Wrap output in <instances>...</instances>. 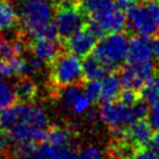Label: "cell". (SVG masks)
<instances>
[{
  "label": "cell",
  "mask_w": 159,
  "mask_h": 159,
  "mask_svg": "<svg viewBox=\"0 0 159 159\" xmlns=\"http://www.w3.org/2000/svg\"><path fill=\"white\" fill-rule=\"evenodd\" d=\"M129 40L125 34L110 33L103 36L94 48V56L103 62L110 71L118 70L120 65L126 60Z\"/></svg>",
  "instance_id": "cell-6"
},
{
  "label": "cell",
  "mask_w": 159,
  "mask_h": 159,
  "mask_svg": "<svg viewBox=\"0 0 159 159\" xmlns=\"http://www.w3.org/2000/svg\"><path fill=\"white\" fill-rule=\"evenodd\" d=\"M126 24L140 36H154L159 33V1H138L126 12Z\"/></svg>",
  "instance_id": "cell-4"
},
{
  "label": "cell",
  "mask_w": 159,
  "mask_h": 159,
  "mask_svg": "<svg viewBox=\"0 0 159 159\" xmlns=\"http://www.w3.org/2000/svg\"><path fill=\"white\" fill-rule=\"evenodd\" d=\"M152 49H151V41L146 36H134L129 41L128 46V62H142L152 60Z\"/></svg>",
  "instance_id": "cell-13"
},
{
  "label": "cell",
  "mask_w": 159,
  "mask_h": 159,
  "mask_svg": "<svg viewBox=\"0 0 159 159\" xmlns=\"http://www.w3.org/2000/svg\"><path fill=\"white\" fill-rule=\"evenodd\" d=\"M10 134H7V131L0 128V154L8 152V150H10Z\"/></svg>",
  "instance_id": "cell-27"
},
{
  "label": "cell",
  "mask_w": 159,
  "mask_h": 159,
  "mask_svg": "<svg viewBox=\"0 0 159 159\" xmlns=\"http://www.w3.org/2000/svg\"><path fill=\"white\" fill-rule=\"evenodd\" d=\"M5 63H6L5 60L0 59V76H1V73H2V69H4V67H5Z\"/></svg>",
  "instance_id": "cell-32"
},
{
  "label": "cell",
  "mask_w": 159,
  "mask_h": 159,
  "mask_svg": "<svg viewBox=\"0 0 159 159\" xmlns=\"http://www.w3.org/2000/svg\"><path fill=\"white\" fill-rule=\"evenodd\" d=\"M18 22V13L8 0H0V30H8Z\"/></svg>",
  "instance_id": "cell-18"
},
{
  "label": "cell",
  "mask_w": 159,
  "mask_h": 159,
  "mask_svg": "<svg viewBox=\"0 0 159 159\" xmlns=\"http://www.w3.org/2000/svg\"><path fill=\"white\" fill-rule=\"evenodd\" d=\"M130 159H159V157L154 153L151 149L146 148H139L137 151L132 154V157Z\"/></svg>",
  "instance_id": "cell-26"
},
{
  "label": "cell",
  "mask_w": 159,
  "mask_h": 159,
  "mask_svg": "<svg viewBox=\"0 0 159 159\" xmlns=\"http://www.w3.org/2000/svg\"><path fill=\"white\" fill-rule=\"evenodd\" d=\"M104 159H118L117 157H115V156H112V154H108V157L107 158H104Z\"/></svg>",
  "instance_id": "cell-33"
},
{
  "label": "cell",
  "mask_w": 159,
  "mask_h": 159,
  "mask_svg": "<svg viewBox=\"0 0 159 159\" xmlns=\"http://www.w3.org/2000/svg\"><path fill=\"white\" fill-rule=\"evenodd\" d=\"M142 98L148 104L152 105L159 102V74L154 73V75L143 85L139 90Z\"/></svg>",
  "instance_id": "cell-19"
},
{
  "label": "cell",
  "mask_w": 159,
  "mask_h": 159,
  "mask_svg": "<svg viewBox=\"0 0 159 159\" xmlns=\"http://www.w3.org/2000/svg\"><path fill=\"white\" fill-rule=\"evenodd\" d=\"M15 56H18V55L15 53L14 42H11L0 35V59L8 61Z\"/></svg>",
  "instance_id": "cell-23"
},
{
  "label": "cell",
  "mask_w": 159,
  "mask_h": 159,
  "mask_svg": "<svg viewBox=\"0 0 159 159\" xmlns=\"http://www.w3.org/2000/svg\"><path fill=\"white\" fill-rule=\"evenodd\" d=\"M50 65V81L56 90L68 85L83 84L85 82L82 62L77 55L61 53Z\"/></svg>",
  "instance_id": "cell-5"
},
{
  "label": "cell",
  "mask_w": 159,
  "mask_h": 159,
  "mask_svg": "<svg viewBox=\"0 0 159 159\" xmlns=\"http://www.w3.org/2000/svg\"><path fill=\"white\" fill-rule=\"evenodd\" d=\"M55 26L59 35L68 38L84 26V12L75 4H61L55 12Z\"/></svg>",
  "instance_id": "cell-7"
},
{
  "label": "cell",
  "mask_w": 159,
  "mask_h": 159,
  "mask_svg": "<svg viewBox=\"0 0 159 159\" xmlns=\"http://www.w3.org/2000/svg\"><path fill=\"white\" fill-rule=\"evenodd\" d=\"M14 103H16L14 87L5 80L0 79V109L11 107Z\"/></svg>",
  "instance_id": "cell-20"
},
{
  "label": "cell",
  "mask_w": 159,
  "mask_h": 159,
  "mask_svg": "<svg viewBox=\"0 0 159 159\" xmlns=\"http://www.w3.org/2000/svg\"><path fill=\"white\" fill-rule=\"evenodd\" d=\"M101 83V94H99V99L102 103L105 102H111L117 99L119 93L122 91V81L120 76L115 73H109L99 81Z\"/></svg>",
  "instance_id": "cell-15"
},
{
  "label": "cell",
  "mask_w": 159,
  "mask_h": 159,
  "mask_svg": "<svg viewBox=\"0 0 159 159\" xmlns=\"http://www.w3.org/2000/svg\"><path fill=\"white\" fill-rule=\"evenodd\" d=\"M120 71V81L125 89L139 90L154 75V65L152 60L142 62H128Z\"/></svg>",
  "instance_id": "cell-8"
},
{
  "label": "cell",
  "mask_w": 159,
  "mask_h": 159,
  "mask_svg": "<svg viewBox=\"0 0 159 159\" xmlns=\"http://www.w3.org/2000/svg\"><path fill=\"white\" fill-rule=\"evenodd\" d=\"M82 69H83V76L85 81H101L109 73H112L103 62H101L94 55L85 56L84 61L82 63Z\"/></svg>",
  "instance_id": "cell-16"
},
{
  "label": "cell",
  "mask_w": 159,
  "mask_h": 159,
  "mask_svg": "<svg viewBox=\"0 0 159 159\" xmlns=\"http://www.w3.org/2000/svg\"><path fill=\"white\" fill-rule=\"evenodd\" d=\"M148 146L159 157V131H156V134H152V138Z\"/></svg>",
  "instance_id": "cell-29"
},
{
  "label": "cell",
  "mask_w": 159,
  "mask_h": 159,
  "mask_svg": "<svg viewBox=\"0 0 159 159\" xmlns=\"http://www.w3.org/2000/svg\"><path fill=\"white\" fill-rule=\"evenodd\" d=\"M151 49H152V55L156 60L159 62V35H154L153 40L151 41Z\"/></svg>",
  "instance_id": "cell-30"
},
{
  "label": "cell",
  "mask_w": 159,
  "mask_h": 159,
  "mask_svg": "<svg viewBox=\"0 0 159 159\" xmlns=\"http://www.w3.org/2000/svg\"><path fill=\"white\" fill-rule=\"evenodd\" d=\"M30 49L33 55L39 57L42 62L52 63L59 54H61V46L56 40L46 39V38H36L33 39L30 43Z\"/></svg>",
  "instance_id": "cell-12"
},
{
  "label": "cell",
  "mask_w": 159,
  "mask_h": 159,
  "mask_svg": "<svg viewBox=\"0 0 159 159\" xmlns=\"http://www.w3.org/2000/svg\"><path fill=\"white\" fill-rule=\"evenodd\" d=\"M152 126L145 118H140L120 129V132L136 148H146L152 138Z\"/></svg>",
  "instance_id": "cell-10"
},
{
  "label": "cell",
  "mask_w": 159,
  "mask_h": 159,
  "mask_svg": "<svg viewBox=\"0 0 159 159\" xmlns=\"http://www.w3.org/2000/svg\"><path fill=\"white\" fill-rule=\"evenodd\" d=\"M14 93L16 102L32 103L38 95V87L28 76H20L14 85Z\"/></svg>",
  "instance_id": "cell-17"
},
{
  "label": "cell",
  "mask_w": 159,
  "mask_h": 159,
  "mask_svg": "<svg viewBox=\"0 0 159 159\" xmlns=\"http://www.w3.org/2000/svg\"><path fill=\"white\" fill-rule=\"evenodd\" d=\"M89 104L90 99L88 98V96L84 94V90H83V93L80 95V97L76 99V102L73 105V110L76 114H82V112H84L85 110L89 108Z\"/></svg>",
  "instance_id": "cell-25"
},
{
  "label": "cell",
  "mask_w": 159,
  "mask_h": 159,
  "mask_svg": "<svg viewBox=\"0 0 159 159\" xmlns=\"http://www.w3.org/2000/svg\"><path fill=\"white\" fill-rule=\"evenodd\" d=\"M99 115L105 124L115 131L124 129L137 119L145 118L149 115V107L143 98L134 105H125L118 101H111L103 103Z\"/></svg>",
  "instance_id": "cell-3"
},
{
  "label": "cell",
  "mask_w": 159,
  "mask_h": 159,
  "mask_svg": "<svg viewBox=\"0 0 159 159\" xmlns=\"http://www.w3.org/2000/svg\"><path fill=\"white\" fill-rule=\"evenodd\" d=\"M52 1L57 2L59 5H61V4H75V2H77L80 0H52Z\"/></svg>",
  "instance_id": "cell-31"
},
{
  "label": "cell",
  "mask_w": 159,
  "mask_h": 159,
  "mask_svg": "<svg viewBox=\"0 0 159 159\" xmlns=\"http://www.w3.org/2000/svg\"><path fill=\"white\" fill-rule=\"evenodd\" d=\"M82 7L104 34L122 32L126 26V16L116 6L115 0H83Z\"/></svg>",
  "instance_id": "cell-2"
},
{
  "label": "cell",
  "mask_w": 159,
  "mask_h": 159,
  "mask_svg": "<svg viewBox=\"0 0 159 159\" xmlns=\"http://www.w3.org/2000/svg\"><path fill=\"white\" fill-rule=\"evenodd\" d=\"M139 0H115V4L118 7L120 11H123L124 13H126L128 11L134 6Z\"/></svg>",
  "instance_id": "cell-28"
},
{
  "label": "cell",
  "mask_w": 159,
  "mask_h": 159,
  "mask_svg": "<svg viewBox=\"0 0 159 159\" xmlns=\"http://www.w3.org/2000/svg\"><path fill=\"white\" fill-rule=\"evenodd\" d=\"M36 145L38 144H32V143H16L8 151L11 159H30Z\"/></svg>",
  "instance_id": "cell-21"
},
{
  "label": "cell",
  "mask_w": 159,
  "mask_h": 159,
  "mask_svg": "<svg viewBox=\"0 0 159 159\" xmlns=\"http://www.w3.org/2000/svg\"><path fill=\"white\" fill-rule=\"evenodd\" d=\"M158 1H159V0H158Z\"/></svg>",
  "instance_id": "cell-34"
},
{
  "label": "cell",
  "mask_w": 159,
  "mask_h": 159,
  "mask_svg": "<svg viewBox=\"0 0 159 159\" xmlns=\"http://www.w3.org/2000/svg\"><path fill=\"white\" fill-rule=\"evenodd\" d=\"M7 134H10L11 140H14L15 143L40 144L45 142L47 130L30 124H18L13 126Z\"/></svg>",
  "instance_id": "cell-11"
},
{
  "label": "cell",
  "mask_w": 159,
  "mask_h": 159,
  "mask_svg": "<svg viewBox=\"0 0 159 159\" xmlns=\"http://www.w3.org/2000/svg\"><path fill=\"white\" fill-rule=\"evenodd\" d=\"M96 43L97 38L88 28H82L66 38L65 46L69 53H73L80 57H85L94 50Z\"/></svg>",
  "instance_id": "cell-9"
},
{
  "label": "cell",
  "mask_w": 159,
  "mask_h": 159,
  "mask_svg": "<svg viewBox=\"0 0 159 159\" xmlns=\"http://www.w3.org/2000/svg\"><path fill=\"white\" fill-rule=\"evenodd\" d=\"M45 142L55 148H75V132L62 126H49Z\"/></svg>",
  "instance_id": "cell-14"
},
{
  "label": "cell",
  "mask_w": 159,
  "mask_h": 159,
  "mask_svg": "<svg viewBox=\"0 0 159 159\" xmlns=\"http://www.w3.org/2000/svg\"><path fill=\"white\" fill-rule=\"evenodd\" d=\"M140 99H142V96H140L139 91L132 89H124L123 91L119 93L117 99H115V101H118L125 105H134Z\"/></svg>",
  "instance_id": "cell-22"
},
{
  "label": "cell",
  "mask_w": 159,
  "mask_h": 159,
  "mask_svg": "<svg viewBox=\"0 0 159 159\" xmlns=\"http://www.w3.org/2000/svg\"><path fill=\"white\" fill-rule=\"evenodd\" d=\"M54 7L52 0H20L19 19L25 34L32 39L56 40L59 32L53 22Z\"/></svg>",
  "instance_id": "cell-1"
},
{
  "label": "cell",
  "mask_w": 159,
  "mask_h": 159,
  "mask_svg": "<svg viewBox=\"0 0 159 159\" xmlns=\"http://www.w3.org/2000/svg\"><path fill=\"white\" fill-rule=\"evenodd\" d=\"M88 83L83 88L84 94L88 96L90 102H96L99 99V94H101V83L99 81H87Z\"/></svg>",
  "instance_id": "cell-24"
}]
</instances>
